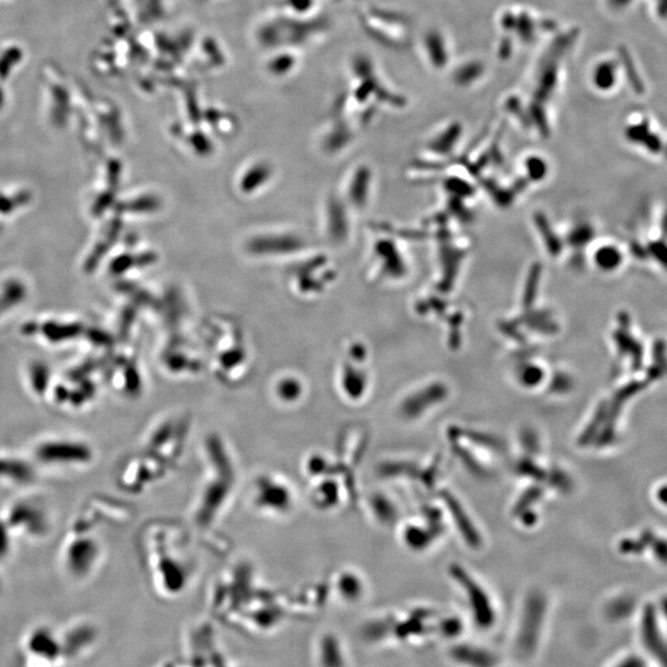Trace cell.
Masks as SVG:
<instances>
[{
	"instance_id": "6da1fadb",
	"label": "cell",
	"mask_w": 667,
	"mask_h": 667,
	"mask_svg": "<svg viewBox=\"0 0 667 667\" xmlns=\"http://www.w3.org/2000/svg\"><path fill=\"white\" fill-rule=\"evenodd\" d=\"M328 20L318 15L298 17L283 11H273L256 22L252 29V41L266 51L276 49H304L316 44L328 31Z\"/></svg>"
},
{
	"instance_id": "7a4b0ae2",
	"label": "cell",
	"mask_w": 667,
	"mask_h": 667,
	"mask_svg": "<svg viewBox=\"0 0 667 667\" xmlns=\"http://www.w3.org/2000/svg\"><path fill=\"white\" fill-rule=\"evenodd\" d=\"M25 651L33 667H56L63 661L60 635L45 627L29 633Z\"/></svg>"
},
{
	"instance_id": "3957f363",
	"label": "cell",
	"mask_w": 667,
	"mask_h": 667,
	"mask_svg": "<svg viewBox=\"0 0 667 667\" xmlns=\"http://www.w3.org/2000/svg\"><path fill=\"white\" fill-rule=\"evenodd\" d=\"M60 635L62 657L65 660H75L86 654L98 639V630L89 623H77Z\"/></svg>"
},
{
	"instance_id": "277c9868",
	"label": "cell",
	"mask_w": 667,
	"mask_h": 667,
	"mask_svg": "<svg viewBox=\"0 0 667 667\" xmlns=\"http://www.w3.org/2000/svg\"><path fill=\"white\" fill-rule=\"evenodd\" d=\"M303 62V49H270L263 70L267 76L276 79H283L293 76Z\"/></svg>"
},
{
	"instance_id": "5b68a950",
	"label": "cell",
	"mask_w": 667,
	"mask_h": 667,
	"mask_svg": "<svg viewBox=\"0 0 667 667\" xmlns=\"http://www.w3.org/2000/svg\"><path fill=\"white\" fill-rule=\"evenodd\" d=\"M321 661L324 667H342V654L334 638L328 636L321 644Z\"/></svg>"
},
{
	"instance_id": "8992f818",
	"label": "cell",
	"mask_w": 667,
	"mask_h": 667,
	"mask_svg": "<svg viewBox=\"0 0 667 667\" xmlns=\"http://www.w3.org/2000/svg\"><path fill=\"white\" fill-rule=\"evenodd\" d=\"M22 61V49L19 47H6L0 54V78L4 79L11 71L15 63Z\"/></svg>"
},
{
	"instance_id": "52a82bcc",
	"label": "cell",
	"mask_w": 667,
	"mask_h": 667,
	"mask_svg": "<svg viewBox=\"0 0 667 667\" xmlns=\"http://www.w3.org/2000/svg\"><path fill=\"white\" fill-rule=\"evenodd\" d=\"M427 45H428L429 54H430V57H431V61L434 62V65L443 66L446 63L444 45H443V40L438 33H429L428 38H427Z\"/></svg>"
},
{
	"instance_id": "ba28073f",
	"label": "cell",
	"mask_w": 667,
	"mask_h": 667,
	"mask_svg": "<svg viewBox=\"0 0 667 667\" xmlns=\"http://www.w3.org/2000/svg\"><path fill=\"white\" fill-rule=\"evenodd\" d=\"M482 73V67L480 63H470V65L463 66L456 73V79L461 83H468L473 78H477Z\"/></svg>"
},
{
	"instance_id": "9c48e42d",
	"label": "cell",
	"mask_w": 667,
	"mask_h": 667,
	"mask_svg": "<svg viewBox=\"0 0 667 667\" xmlns=\"http://www.w3.org/2000/svg\"><path fill=\"white\" fill-rule=\"evenodd\" d=\"M148 3V10L147 13L151 14L152 17H161L164 14L166 11V4L167 1L166 0H146Z\"/></svg>"
},
{
	"instance_id": "30bf717a",
	"label": "cell",
	"mask_w": 667,
	"mask_h": 667,
	"mask_svg": "<svg viewBox=\"0 0 667 667\" xmlns=\"http://www.w3.org/2000/svg\"><path fill=\"white\" fill-rule=\"evenodd\" d=\"M204 1H208V0H204Z\"/></svg>"
}]
</instances>
